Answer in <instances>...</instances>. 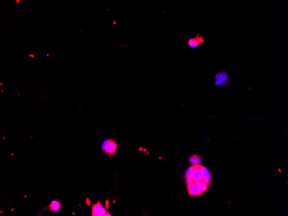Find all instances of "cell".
<instances>
[{
	"instance_id": "obj_5",
	"label": "cell",
	"mask_w": 288,
	"mask_h": 216,
	"mask_svg": "<svg viewBox=\"0 0 288 216\" xmlns=\"http://www.w3.org/2000/svg\"><path fill=\"white\" fill-rule=\"evenodd\" d=\"M193 166L194 169L193 180L194 182L203 180L202 173L201 169V166L199 164H194Z\"/></svg>"
},
{
	"instance_id": "obj_8",
	"label": "cell",
	"mask_w": 288,
	"mask_h": 216,
	"mask_svg": "<svg viewBox=\"0 0 288 216\" xmlns=\"http://www.w3.org/2000/svg\"><path fill=\"white\" fill-rule=\"evenodd\" d=\"M194 183L196 186L202 193L207 190L210 185L206 183L203 179L200 181L195 182Z\"/></svg>"
},
{
	"instance_id": "obj_2",
	"label": "cell",
	"mask_w": 288,
	"mask_h": 216,
	"mask_svg": "<svg viewBox=\"0 0 288 216\" xmlns=\"http://www.w3.org/2000/svg\"><path fill=\"white\" fill-rule=\"evenodd\" d=\"M92 216H110L111 215L105 209V208L101 204L99 199L96 203L93 205L92 207Z\"/></svg>"
},
{
	"instance_id": "obj_4",
	"label": "cell",
	"mask_w": 288,
	"mask_h": 216,
	"mask_svg": "<svg viewBox=\"0 0 288 216\" xmlns=\"http://www.w3.org/2000/svg\"><path fill=\"white\" fill-rule=\"evenodd\" d=\"M204 42L203 36H200L199 34H197L193 38H190L189 40L188 44L189 47H196Z\"/></svg>"
},
{
	"instance_id": "obj_10",
	"label": "cell",
	"mask_w": 288,
	"mask_h": 216,
	"mask_svg": "<svg viewBox=\"0 0 288 216\" xmlns=\"http://www.w3.org/2000/svg\"><path fill=\"white\" fill-rule=\"evenodd\" d=\"M201 158L200 156L197 154H193L192 155L191 157H190L189 161L190 163H191L193 165L194 164H199L201 163Z\"/></svg>"
},
{
	"instance_id": "obj_12",
	"label": "cell",
	"mask_w": 288,
	"mask_h": 216,
	"mask_svg": "<svg viewBox=\"0 0 288 216\" xmlns=\"http://www.w3.org/2000/svg\"><path fill=\"white\" fill-rule=\"evenodd\" d=\"M194 182L193 179H186V183L187 185H189L194 183Z\"/></svg>"
},
{
	"instance_id": "obj_1",
	"label": "cell",
	"mask_w": 288,
	"mask_h": 216,
	"mask_svg": "<svg viewBox=\"0 0 288 216\" xmlns=\"http://www.w3.org/2000/svg\"><path fill=\"white\" fill-rule=\"evenodd\" d=\"M101 148L105 154H108L109 157H111L117 152L118 145L114 139H107L102 143Z\"/></svg>"
},
{
	"instance_id": "obj_13",
	"label": "cell",
	"mask_w": 288,
	"mask_h": 216,
	"mask_svg": "<svg viewBox=\"0 0 288 216\" xmlns=\"http://www.w3.org/2000/svg\"><path fill=\"white\" fill-rule=\"evenodd\" d=\"M31 56V57H32V58H34V57H35V56H34V55H33V54H30V55H29V56Z\"/></svg>"
},
{
	"instance_id": "obj_7",
	"label": "cell",
	"mask_w": 288,
	"mask_h": 216,
	"mask_svg": "<svg viewBox=\"0 0 288 216\" xmlns=\"http://www.w3.org/2000/svg\"><path fill=\"white\" fill-rule=\"evenodd\" d=\"M202 173L203 179L205 182L210 185V179H211V174L209 170L205 167L201 166Z\"/></svg>"
},
{
	"instance_id": "obj_3",
	"label": "cell",
	"mask_w": 288,
	"mask_h": 216,
	"mask_svg": "<svg viewBox=\"0 0 288 216\" xmlns=\"http://www.w3.org/2000/svg\"><path fill=\"white\" fill-rule=\"evenodd\" d=\"M228 79V74L225 72L221 71L215 76L214 83L217 86H224L227 83Z\"/></svg>"
},
{
	"instance_id": "obj_14",
	"label": "cell",
	"mask_w": 288,
	"mask_h": 216,
	"mask_svg": "<svg viewBox=\"0 0 288 216\" xmlns=\"http://www.w3.org/2000/svg\"><path fill=\"white\" fill-rule=\"evenodd\" d=\"M16 2L17 3V4H19V3H20V1H19V0H16Z\"/></svg>"
},
{
	"instance_id": "obj_6",
	"label": "cell",
	"mask_w": 288,
	"mask_h": 216,
	"mask_svg": "<svg viewBox=\"0 0 288 216\" xmlns=\"http://www.w3.org/2000/svg\"><path fill=\"white\" fill-rule=\"evenodd\" d=\"M187 189L189 194L190 195H199L202 193V192L196 186L194 182L187 185Z\"/></svg>"
},
{
	"instance_id": "obj_11",
	"label": "cell",
	"mask_w": 288,
	"mask_h": 216,
	"mask_svg": "<svg viewBox=\"0 0 288 216\" xmlns=\"http://www.w3.org/2000/svg\"><path fill=\"white\" fill-rule=\"evenodd\" d=\"M194 166L189 167L186 172V179H193V174L194 172Z\"/></svg>"
},
{
	"instance_id": "obj_9",
	"label": "cell",
	"mask_w": 288,
	"mask_h": 216,
	"mask_svg": "<svg viewBox=\"0 0 288 216\" xmlns=\"http://www.w3.org/2000/svg\"><path fill=\"white\" fill-rule=\"evenodd\" d=\"M61 204L57 201H53L49 205V209L51 211L57 212L61 208Z\"/></svg>"
}]
</instances>
